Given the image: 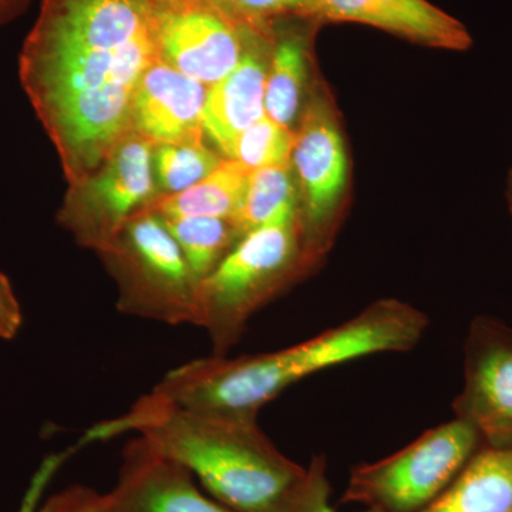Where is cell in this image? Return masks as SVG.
Here are the masks:
<instances>
[{
  "label": "cell",
  "mask_w": 512,
  "mask_h": 512,
  "mask_svg": "<svg viewBox=\"0 0 512 512\" xmlns=\"http://www.w3.org/2000/svg\"><path fill=\"white\" fill-rule=\"evenodd\" d=\"M156 60L151 0H42L19 77L67 183L93 174L133 128L138 84Z\"/></svg>",
  "instance_id": "obj_1"
},
{
  "label": "cell",
  "mask_w": 512,
  "mask_h": 512,
  "mask_svg": "<svg viewBox=\"0 0 512 512\" xmlns=\"http://www.w3.org/2000/svg\"><path fill=\"white\" fill-rule=\"evenodd\" d=\"M130 431L187 468L232 512H312L330 497L325 457L299 466L276 448L256 419L194 412L153 392L120 417L94 424L77 446Z\"/></svg>",
  "instance_id": "obj_2"
},
{
  "label": "cell",
  "mask_w": 512,
  "mask_h": 512,
  "mask_svg": "<svg viewBox=\"0 0 512 512\" xmlns=\"http://www.w3.org/2000/svg\"><path fill=\"white\" fill-rule=\"evenodd\" d=\"M427 315L399 299H380L313 338L276 352L204 357L178 370L175 390L185 407L256 419L292 384L362 357L409 352L429 328Z\"/></svg>",
  "instance_id": "obj_3"
},
{
  "label": "cell",
  "mask_w": 512,
  "mask_h": 512,
  "mask_svg": "<svg viewBox=\"0 0 512 512\" xmlns=\"http://www.w3.org/2000/svg\"><path fill=\"white\" fill-rule=\"evenodd\" d=\"M299 210L244 235L201 282L200 328L210 335L214 355L227 356L262 306L308 271Z\"/></svg>",
  "instance_id": "obj_4"
},
{
  "label": "cell",
  "mask_w": 512,
  "mask_h": 512,
  "mask_svg": "<svg viewBox=\"0 0 512 512\" xmlns=\"http://www.w3.org/2000/svg\"><path fill=\"white\" fill-rule=\"evenodd\" d=\"M119 288V311L165 325H200L201 281L163 218L144 210L101 251Z\"/></svg>",
  "instance_id": "obj_5"
},
{
  "label": "cell",
  "mask_w": 512,
  "mask_h": 512,
  "mask_svg": "<svg viewBox=\"0 0 512 512\" xmlns=\"http://www.w3.org/2000/svg\"><path fill=\"white\" fill-rule=\"evenodd\" d=\"M483 447L476 429L454 417L392 456L352 468L342 503L379 512H421Z\"/></svg>",
  "instance_id": "obj_6"
},
{
  "label": "cell",
  "mask_w": 512,
  "mask_h": 512,
  "mask_svg": "<svg viewBox=\"0 0 512 512\" xmlns=\"http://www.w3.org/2000/svg\"><path fill=\"white\" fill-rule=\"evenodd\" d=\"M154 146L131 128L93 174L69 184L57 222L77 244L100 254L131 218L158 200Z\"/></svg>",
  "instance_id": "obj_7"
},
{
  "label": "cell",
  "mask_w": 512,
  "mask_h": 512,
  "mask_svg": "<svg viewBox=\"0 0 512 512\" xmlns=\"http://www.w3.org/2000/svg\"><path fill=\"white\" fill-rule=\"evenodd\" d=\"M291 156L308 268L328 251L348 184V156L332 103L315 94L302 111Z\"/></svg>",
  "instance_id": "obj_8"
},
{
  "label": "cell",
  "mask_w": 512,
  "mask_h": 512,
  "mask_svg": "<svg viewBox=\"0 0 512 512\" xmlns=\"http://www.w3.org/2000/svg\"><path fill=\"white\" fill-rule=\"evenodd\" d=\"M158 59L211 87L237 67L247 49V30L207 0H151Z\"/></svg>",
  "instance_id": "obj_9"
},
{
  "label": "cell",
  "mask_w": 512,
  "mask_h": 512,
  "mask_svg": "<svg viewBox=\"0 0 512 512\" xmlns=\"http://www.w3.org/2000/svg\"><path fill=\"white\" fill-rule=\"evenodd\" d=\"M454 417L480 434L484 446L512 447V326L477 316L464 340L463 390Z\"/></svg>",
  "instance_id": "obj_10"
},
{
  "label": "cell",
  "mask_w": 512,
  "mask_h": 512,
  "mask_svg": "<svg viewBox=\"0 0 512 512\" xmlns=\"http://www.w3.org/2000/svg\"><path fill=\"white\" fill-rule=\"evenodd\" d=\"M107 503L109 512H232L204 494L187 468L161 456L141 437L124 447Z\"/></svg>",
  "instance_id": "obj_11"
},
{
  "label": "cell",
  "mask_w": 512,
  "mask_h": 512,
  "mask_svg": "<svg viewBox=\"0 0 512 512\" xmlns=\"http://www.w3.org/2000/svg\"><path fill=\"white\" fill-rule=\"evenodd\" d=\"M299 18L362 23L419 45L454 52H463L473 45L460 20L427 0H308Z\"/></svg>",
  "instance_id": "obj_12"
},
{
  "label": "cell",
  "mask_w": 512,
  "mask_h": 512,
  "mask_svg": "<svg viewBox=\"0 0 512 512\" xmlns=\"http://www.w3.org/2000/svg\"><path fill=\"white\" fill-rule=\"evenodd\" d=\"M274 28L252 32L237 67L208 87L202 128L224 158L235 138L265 117L266 74L274 46Z\"/></svg>",
  "instance_id": "obj_13"
},
{
  "label": "cell",
  "mask_w": 512,
  "mask_h": 512,
  "mask_svg": "<svg viewBox=\"0 0 512 512\" xmlns=\"http://www.w3.org/2000/svg\"><path fill=\"white\" fill-rule=\"evenodd\" d=\"M208 86L156 60L141 77L133 103V128L151 143L204 136Z\"/></svg>",
  "instance_id": "obj_14"
},
{
  "label": "cell",
  "mask_w": 512,
  "mask_h": 512,
  "mask_svg": "<svg viewBox=\"0 0 512 512\" xmlns=\"http://www.w3.org/2000/svg\"><path fill=\"white\" fill-rule=\"evenodd\" d=\"M421 512H512V447L480 448Z\"/></svg>",
  "instance_id": "obj_15"
},
{
  "label": "cell",
  "mask_w": 512,
  "mask_h": 512,
  "mask_svg": "<svg viewBox=\"0 0 512 512\" xmlns=\"http://www.w3.org/2000/svg\"><path fill=\"white\" fill-rule=\"evenodd\" d=\"M309 73V35L306 30L275 23L274 46L265 87V116L295 131L301 119Z\"/></svg>",
  "instance_id": "obj_16"
},
{
  "label": "cell",
  "mask_w": 512,
  "mask_h": 512,
  "mask_svg": "<svg viewBox=\"0 0 512 512\" xmlns=\"http://www.w3.org/2000/svg\"><path fill=\"white\" fill-rule=\"evenodd\" d=\"M249 171L224 158L220 167L191 188L158 198L147 210L163 217H214L231 221L244 197Z\"/></svg>",
  "instance_id": "obj_17"
},
{
  "label": "cell",
  "mask_w": 512,
  "mask_h": 512,
  "mask_svg": "<svg viewBox=\"0 0 512 512\" xmlns=\"http://www.w3.org/2000/svg\"><path fill=\"white\" fill-rule=\"evenodd\" d=\"M295 181L291 164L249 173L244 197L231 220L238 241L248 232L274 221L282 212L299 210L298 185Z\"/></svg>",
  "instance_id": "obj_18"
},
{
  "label": "cell",
  "mask_w": 512,
  "mask_h": 512,
  "mask_svg": "<svg viewBox=\"0 0 512 512\" xmlns=\"http://www.w3.org/2000/svg\"><path fill=\"white\" fill-rule=\"evenodd\" d=\"M160 217L180 245L192 272L201 282L214 272L238 242L229 220L214 217Z\"/></svg>",
  "instance_id": "obj_19"
},
{
  "label": "cell",
  "mask_w": 512,
  "mask_h": 512,
  "mask_svg": "<svg viewBox=\"0 0 512 512\" xmlns=\"http://www.w3.org/2000/svg\"><path fill=\"white\" fill-rule=\"evenodd\" d=\"M204 136L178 143L157 144L153 151L158 198L180 194L220 167L224 158L205 144Z\"/></svg>",
  "instance_id": "obj_20"
},
{
  "label": "cell",
  "mask_w": 512,
  "mask_h": 512,
  "mask_svg": "<svg viewBox=\"0 0 512 512\" xmlns=\"http://www.w3.org/2000/svg\"><path fill=\"white\" fill-rule=\"evenodd\" d=\"M293 143L295 131L265 116L235 138L225 158L237 161L252 173L262 168L291 164Z\"/></svg>",
  "instance_id": "obj_21"
},
{
  "label": "cell",
  "mask_w": 512,
  "mask_h": 512,
  "mask_svg": "<svg viewBox=\"0 0 512 512\" xmlns=\"http://www.w3.org/2000/svg\"><path fill=\"white\" fill-rule=\"evenodd\" d=\"M235 25L268 32L278 20L299 18L308 0H207Z\"/></svg>",
  "instance_id": "obj_22"
},
{
  "label": "cell",
  "mask_w": 512,
  "mask_h": 512,
  "mask_svg": "<svg viewBox=\"0 0 512 512\" xmlns=\"http://www.w3.org/2000/svg\"><path fill=\"white\" fill-rule=\"evenodd\" d=\"M37 512H109V503L107 494L74 484L42 501Z\"/></svg>",
  "instance_id": "obj_23"
},
{
  "label": "cell",
  "mask_w": 512,
  "mask_h": 512,
  "mask_svg": "<svg viewBox=\"0 0 512 512\" xmlns=\"http://www.w3.org/2000/svg\"><path fill=\"white\" fill-rule=\"evenodd\" d=\"M77 450H80V448L77 447L76 444V446L67 448V450L52 453L43 458L42 463L39 464L32 478H30L28 488H26L22 501H20L19 510L16 512H37V510H39L43 497H45L47 487L52 483L56 474L59 473L63 464L66 463Z\"/></svg>",
  "instance_id": "obj_24"
},
{
  "label": "cell",
  "mask_w": 512,
  "mask_h": 512,
  "mask_svg": "<svg viewBox=\"0 0 512 512\" xmlns=\"http://www.w3.org/2000/svg\"><path fill=\"white\" fill-rule=\"evenodd\" d=\"M22 325V306L16 298L10 279L0 272V339H15Z\"/></svg>",
  "instance_id": "obj_25"
},
{
  "label": "cell",
  "mask_w": 512,
  "mask_h": 512,
  "mask_svg": "<svg viewBox=\"0 0 512 512\" xmlns=\"http://www.w3.org/2000/svg\"><path fill=\"white\" fill-rule=\"evenodd\" d=\"M30 3L32 0H0V28L23 15Z\"/></svg>",
  "instance_id": "obj_26"
},
{
  "label": "cell",
  "mask_w": 512,
  "mask_h": 512,
  "mask_svg": "<svg viewBox=\"0 0 512 512\" xmlns=\"http://www.w3.org/2000/svg\"><path fill=\"white\" fill-rule=\"evenodd\" d=\"M507 198H508V208H510V214H511V220H512V167L510 170V174H508Z\"/></svg>",
  "instance_id": "obj_27"
},
{
  "label": "cell",
  "mask_w": 512,
  "mask_h": 512,
  "mask_svg": "<svg viewBox=\"0 0 512 512\" xmlns=\"http://www.w3.org/2000/svg\"><path fill=\"white\" fill-rule=\"evenodd\" d=\"M316 512H335L333 511V508L330 507V504H325L323 505V507H320L318 511ZM362 512H379V511H376V510H372V508H366L365 511H362Z\"/></svg>",
  "instance_id": "obj_28"
}]
</instances>
